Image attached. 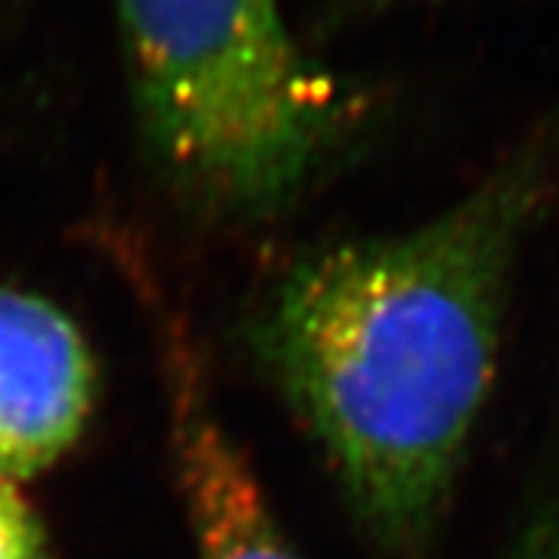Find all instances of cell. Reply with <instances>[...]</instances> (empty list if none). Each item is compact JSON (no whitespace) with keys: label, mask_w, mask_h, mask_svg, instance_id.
Returning a JSON list of instances; mask_svg holds the SVG:
<instances>
[{"label":"cell","mask_w":559,"mask_h":559,"mask_svg":"<svg viewBox=\"0 0 559 559\" xmlns=\"http://www.w3.org/2000/svg\"><path fill=\"white\" fill-rule=\"evenodd\" d=\"M516 559H559V520H550L547 525L535 528L522 544Z\"/></svg>","instance_id":"7"},{"label":"cell","mask_w":559,"mask_h":559,"mask_svg":"<svg viewBox=\"0 0 559 559\" xmlns=\"http://www.w3.org/2000/svg\"><path fill=\"white\" fill-rule=\"evenodd\" d=\"M399 3H407V0H320V10H323L326 25H340L345 20L370 16V13H380L385 7H399Z\"/></svg>","instance_id":"6"},{"label":"cell","mask_w":559,"mask_h":559,"mask_svg":"<svg viewBox=\"0 0 559 559\" xmlns=\"http://www.w3.org/2000/svg\"><path fill=\"white\" fill-rule=\"evenodd\" d=\"M547 175L544 146L516 153L439 218L305 255L261 308L259 355L392 554H417L451 498Z\"/></svg>","instance_id":"1"},{"label":"cell","mask_w":559,"mask_h":559,"mask_svg":"<svg viewBox=\"0 0 559 559\" xmlns=\"http://www.w3.org/2000/svg\"><path fill=\"white\" fill-rule=\"evenodd\" d=\"M112 16L143 146L187 200L280 212L352 131V94L280 0H112Z\"/></svg>","instance_id":"2"},{"label":"cell","mask_w":559,"mask_h":559,"mask_svg":"<svg viewBox=\"0 0 559 559\" xmlns=\"http://www.w3.org/2000/svg\"><path fill=\"white\" fill-rule=\"evenodd\" d=\"M178 469L200 559H301L274 520L240 448L202 392L187 345H168Z\"/></svg>","instance_id":"4"},{"label":"cell","mask_w":559,"mask_h":559,"mask_svg":"<svg viewBox=\"0 0 559 559\" xmlns=\"http://www.w3.org/2000/svg\"><path fill=\"white\" fill-rule=\"evenodd\" d=\"M97 395L91 348L62 308L0 289V479H32L79 441Z\"/></svg>","instance_id":"3"},{"label":"cell","mask_w":559,"mask_h":559,"mask_svg":"<svg viewBox=\"0 0 559 559\" xmlns=\"http://www.w3.org/2000/svg\"><path fill=\"white\" fill-rule=\"evenodd\" d=\"M0 559H47L38 513L10 479H0Z\"/></svg>","instance_id":"5"}]
</instances>
